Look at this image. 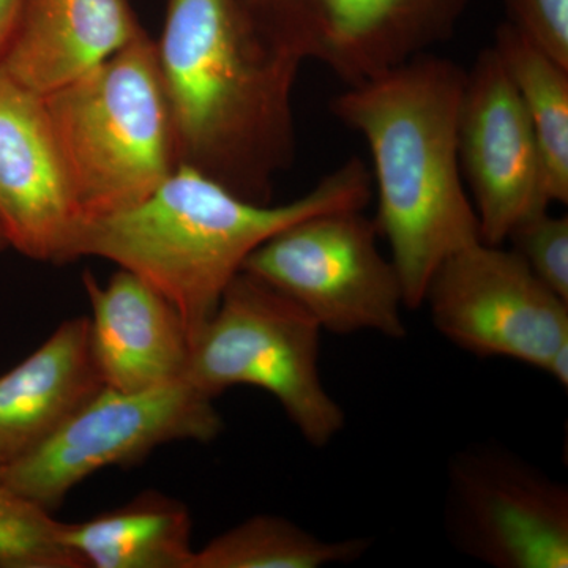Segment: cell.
Segmentation results:
<instances>
[{"label":"cell","instance_id":"6da1fadb","mask_svg":"<svg viewBox=\"0 0 568 568\" xmlns=\"http://www.w3.org/2000/svg\"><path fill=\"white\" fill-rule=\"evenodd\" d=\"M155 52L179 163L272 203L295 159L293 92L304 63L261 36L244 0H164Z\"/></svg>","mask_w":568,"mask_h":568},{"label":"cell","instance_id":"7a4b0ae2","mask_svg":"<svg viewBox=\"0 0 568 568\" xmlns=\"http://www.w3.org/2000/svg\"><path fill=\"white\" fill-rule=\"evenodd\" d=\"M465 81L458 63L425 52L347 85L332 102L335 118L362 134L372 153L373 220L390 248L407 310L424 305L447 257L481 242L459 164Z\"/></svg>","mask_w":568,"mask_h":568},{"label":"cell","instance_id":"3957f363","mask_svg":"<svg viewBox=\"0 0 568 568\" xmlns=\"http://www.w3.org/2000/svg\"><path fill=\"white\" fill-rule=\"evenodd\" d=\"M372 193V173L357 156L278 205L245 200L179 164L141 203L82 224L73 261L100 257L151 284L174 306L193 345L257 246L305 216L365 209Z\"/></svg>","mask_w":568,"mask_h":568},{"label":"cell","instance_id":"277c9868","mask_svg":"<svg viewBox=\"0 0 568 568\" xmlns=\"http://www.w3.org/2000/svg\"><path fill=\"white\" fill-rule=\"evenodd\" d=\"M43 99L84 223L141 203L181 164L145 31Z\"/></svg>","mask_w":568,"mask_h":568},{"label":"cell","instance_id":"5b68a950","mask_svg":"<svg viewBox=\"0 0 568 568\" xmlns=\"http://www.w3.org/2000/svg\"><path fill=\"white\" fill-rule=\"evenodd\" d=\"M323 328L290 297L241 272L194 339L185 381L215 399L227 388L274 396L302 437L324 448L346 425L320 372Z\"/></svg>","mask_w":568,"mask_h":568},{"label":"cell","instance_id":"8992f818","mask_svg":"<svg viewBox=\"0 0 568 568\" xmlns=\"http://www.w3.org/2000/svg\"><path fill=\"white\" fill-rule=\"evenodd\" d=\"M364 209L305 216L257 246L242 272L275 287L335 335H406L402 280Z\"/></svg>","mask_w":568,"mask_h":568},{"label":"cell","instance_id":"52a82bcc","mask_svg":"<svg viewBox=\"0 0 568 568\" xmlns=\"http://www.w3.org/2000/svg\"><path fill=\"white\" fill-rule=\"evenodd\" d=\"M215 399L185 379L141 392L103 387L41 446L0 477L52 514L67 495L104 467L132 466L175 440L211 443L223 432Z\"/></svg>","mask_w":568,"mask_h":568},{"label":"cell","instance_id":"ba28073f","mask_svg":"<svg viewBox=\"0 0 568 568\" xmlns=\"http://www.w3.org/2000/svg\"><path fill=\"white\" fill-rule=\"evenodd\" d=\"M433 324L477 357H504L547 373L568 345V301L545 286L514 250L485 244L459 250L426 290Z\"/></svg>","mask_w":568,"mask_h":568},{"label":"cell","instance_id":"9c48e42d","mask_svg":"<svg viewBox=\"0 0 568 568\" xmlns=\"http://www.w3.org/2000/svg\"><path fill=\"white\" fill-rule=\"evenodd\" d=\"M448 540L496 568L568 567V489L499 446L459 452L448 466Z\"/></svg>","mask_w":568,"mask_h":568},{"label":"cell","instance_id":"30bf717a","mask_svg":"<svg viewBox=\"0 0 568 568\" xmlns=\"http://www.w3.org/2000/svg\"><path fill=\"white\" fill-rule=\"evenodd\" d=\"M470 0H244L276 50L361 84L454 36Z\"/></svg>","mask_w":568,"mask_h":568},{"label":"cell","instance_id":"8fae6325","mask_svg":"<svg viewBox=\"0 0 568 568\" xmlns=\"http://www.w3.org/2000/svg\"><path fill=\"white\" fill-rule=\"evenodd\" d=\"M458 151L485 244L503 245L518 223L552 204L536 133L493 47L466 71Z\"/></svg>","mask_w":568,"mask_h":568},{"label":"cell","instance_id":"7c38bea8","mask_svg":"<svg viewBox=\"0 0 568 568\" xmlns=\"http://www.w3.org/2000/svg\"><path fill=\"white\" fill-rule=\"evenodd\" d=\"M82 223L43 95L0 63V235L29 260L65 264Z\"/></svg>","mask_w":568,"mask_h":568},{"label":"cell","instance_id":"4fadbf2b","mask_svg":"<svg viewBox=\"0 0 568 568\" xmlns=\"http://www.w3.org/2000/svg\"><path fill=\"white\" fill-rule=\"evenodd\" d=\"M82 284L92 308L89 347L104 387L141 392L185 379L192 343L155 287L125 268L104 284L85 272Z\"/></svg>","mask_w":568,"mask_h":568},{"label":"cell","instance_id":"5bb4252c","mask_svg":"<svg viewBox=\"0 0 568 568\" xmlns=\"http://www.w3.org/2000/svg\"><path fill=\"white\" fill-rule=\"evenodd\" d=\"M144 31L130 0H28L3 69L47 95L88 73Z\"/></svg>","mask_w":568,"mask_h":568},{"label":"cell","instance_id":"9a60e30c","mask_svg":"<svg viewBox=\"0 0 568 568\" xmlns=\"http://www.w3.org/2000/svg\"><path fill=\"white\" fill-rule=\"evenodd\" d=\"M89 320L63 321L50 338L0 375V467L31 454L97 392Z\"/></svg>","mask_w":568,"mask_h":568},{"label":"cell","instance_id":"2e32d148","mask_svg":"<svg viewBox=\"0 0 568 568\" xmlns=\"http://www.w3.org/2000/svg\"><path fill=\"white\" fill-rule=\"evenodd\" d=\"M192 532L185 504L144 491L88 521L63 523L62 537L84 568H190Z\"/></svg>","mask_w":568,"mask_h":568},{"label":"cell","instance_id":"e0dca14e","mask_svg":"<svg viewBox=\"0 0 568 568\" xmlns=\"http://www.w3.org/2000/svg\"><path fill=\"white\" fill-rule=\"evenodd\" d=\"M493 50L517 91L536 133L548 196L568 203V69L504 22Z\"/></svg>","mask_w":568,"mask_h":568},{"label":"cell","instance_id":"ac0fdd59","mask_svg":"<svg viewBox=\"0 0 568 568\" xmlns=\"http://www.w3.org/2000/svg\"><path fill=\"white\" fill-rule=\"evenodd\" d=\"M365 537L327 541L290 519L254 515L194 549L190 568H321L361 559Z\"/></svg>","mask_w":568,"mask_h":568},{"label":"cell","instance_id":"d6986e66","mask_svg":"<svg viewBox=\"0 0 568 568\" xmlns=\"http://www.w3.org/2000/svg\"><path fill=\"white\" fill-rule=\"evenodd\" d=\"M63 523L0 477V568H84L62 537Z\"/></svg>","mask_w":568,"mask_h":568},{"label":"cell","instance_id":"ffe728a7","mask_svg":"<svg viewBox=\"0 0 568 568\" xmlns=\"http://www.w3.org/2000/svg\"><path fill=\"white\" fill-rule=\"evenodd\" d=\"M511 250L552 293L568 301V219L547 211L523 220L508 234Z\"/></svg>","mask_w":568,"mask_h":568},{"label":"cell","instance_id":"44dd1931","mask_svg":"<svg viewBox=\"0 0 568 568\" xmlns=\"http://www.w3.org/2000/svg\"><path fill=\"white\" fill-rule=\"evenodd\" d=\"M507 24L568 69V0H504Z\"/></svg>","mask_w":568,"mask_h":568},{"label":"cell","instance_id":"7402d4cb","mask_svg":"<svg viewBox=\"0 0 568 568\" xmlns=\"http://www.w3.org/2000/svg\"><path fill=\"white\" fill-rule=\"evenodd\" d=\"M26 3L28 0H0V58L17 33Z\"/></svg>","mask_w":568,"mask_h":568},{"label":"cell","instance_id":"603a6c76","mask_svg":"<svg viewBox=\"0 0 568 568\" xmlns=\"http://www.w3.org/2000/svg\"><path fill=\"white\" fill-rule=\"evenodd\" d=\"M547 375L551 376L560 387H568V345L560 347L558 353L552 355Z\"/></svg>","mask_w":568,"mask_h":568},{"label":"cell","instance_id":"cb8c5ba5","mask_svg":"<svg viewBox=\"0 0 568 568\" xmlns=\"http://www.w3.org/2000/svg\"><path fill=\"white\" fill-rule=\"evenodd\" d=\"M3 248H7L6 241H3L2 235H0V252H2Z\"/></svg>","mask_w":568,"mask_h":568}]
</instances>
